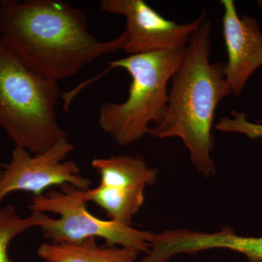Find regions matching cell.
Listing matches in <instances>:
<instances>
[{
	"label": "cell",
	"instance_id": "ba28073f",
	"mask_svg": "<svg viewBox=\"0 0 262 262\" xmlns=\"http://www.w3.org/2000/svg\"><path fill=\"white\" fill-rule=\"evenodd\" d=\"M222 30L227 53L225 78L232 94L239 96L248 80L262 67V33L257 19L239 16L232 0H222Z\"/></svg>",
	"mask_w": 262,
	"mask_h": 262
},
{
	"label": "cell",
	"instance_id": "3957f363",
	"mask_svg": "<svg viewBox=\"0 0 262 262\" xmlns=\"http://www.w3.org/2000/svg\"><path fill=\"white\" fill-rule=\"evenodd\" d=\"M58 81L29 67L0 38V127L15 146L42 153L68 134L58 124Z\"/></svg>",
	"mask_w": 262,
	"mask_h": 262
},
{
	"label": "cell",
	"instance_id": "8fae6325",
	"mask_svg": "<svg viewBox=\"0 0 262 262\" xmlns=\"http://www.w3.org/2000/svg\"><path fill=\"white\" fill-rule=\"evenodd\" d=\"M146 189L98 185L93 189H77V194L84 203L93 202L97 205L106 212L110 220L131 226L133 219L144 204Z\"/></svg>",
	"mask_w": 262,
	"mask_h": 262
},
{
	"label": "cell",
	"instance_id": "7a4b0ae2",
	"mask_svg": "<svg viewBox=\"0 0 262 262\" xmlns=\"http://www.w3.org/2000/svg\"><path fill=\"white\" fill-rule=\"evenodd\" d=\"M211 32V20L206 18L189 39L170 81L165 116L149 132L155 139H182L193 166L206 179L216 173L211 158L215 111L221 101L232 94L226 81L225 63L210 60Z\"/></svg>",
	"mask_w": 262,
	"mask_h": 262
},
{
	"label": "cell",
	"instance_id": "e0dca14e",
	"mask_svg": "<svg viewBox=\"0 0 262 262\" xmlns=\"http://www.w3.org/2000/svg\"><path fill=\"white\" fill-rule=\"evenodd\" d=\"M0 173H1V171H0Z\"/></svg>",
	"mask_w": 262,
	"mask_h": 262
},
{
	"label": "cell",
	"instance_id": "6da1fadb",
	"mask_svg": "<svg viewBox=\"0 0 262 262\" xmlns=\"http://www.w3.org/2000/svg\"><path fill=\"white\" fill-rule=\"evenodd\" d=\"M0 38L30 68L58 82L127 44L124 33L98 40L85 13L62 0L0 1Z\"/></svg>",
	"mask_w": 262,
	"mask_h": 262
},
{
	"label": "cell",
	"instance_id": "2e32d148",
	"mask_svg": "<svg viewBox=\"0 0 262 262\" xmlns=\"http://www.w3.org/2000/svg\"><path fill=\"white\" fill-rule=\"evenodd\" d=\"M232 262H241V261H232Z\"/></svg>",
	"mask_w": 262,
	"mask_h": 262
},
{
	"label": "cell",
	"instance_id": "5b68a950",
	"mask_svg": "<svg viewBox=\"0 0 262 262\" xmlns=\"http://www.w3.org/2000/svg\"><path fill=\"white\" fill-rule=\"evenodd\" d=\"M29 210L35 215L36 227L51 244H79L98 237L105 241V246L130 248L146 254L154 235L150 231L95 216L77 195V188L70 184L32 196Z\"/></svg>",
	"mask_w": 262,
	"mask_h": 262
},
{
	"label": "cell",
	"instance_id": "5bb4252c",
	"mask_svg": "<svg viewBox=\"0 0 262 262\" xmlns=\"http://www.w3.org/2000/svg\"><path fill=\"white\" fill-rule=\"evenodd\" d=\"M256 3H257V5L260 7V8H262V0H258V1L256 2Z\"/></svg>",
	"mask_w": 262,
	"mask_h": 262
},
{
	"label": "cell",
	"instance_id": "9a60e30c",
	"mask_svg": "<svg viewBox=\"0 0 262 262\" xmlns=\"http://www.w3.org/2000/svg\"><path fill=\"white\" fill-rule=\"evenodd\" d=\"M257 122V123H258V124H261V125H262V119H260V120H258L257 122Z\"/></svg>",
	"mask_w": 262,
	"mask_h": 262
},
{
	"label": "cell",
	"instance_id": "9c48e42d",
	"mask_svg": "<svg viewBox=\"0 0 262 262\" xmlns=\"http://www.w3.org/2000/svg\"><path fill=\"white\" fill-rule=\"evenodd\" d=\"M92 168L99 175V185L130 188L151 187L158 181V171L139 155H113L92 160Z\"/></svg>",
	"mask_w": 262,
	"mask_h": 262
},
{
	"label": "cell",
	"instance_id": "30bf717a",
	"mask_svg": "<svg viewBox=\"0 0 262 262\" xmlns=\"http://www.w3.org/2000/svg\"><path fill=\"white\" fill-rule=\"evenodd\" d=\"M37 254L49 262H137L140 253L120 246H99L96 238H90L79 244L44 243Z\"/></svg>",
	"mask_w": 262,
	"mask_h": 262
},
{
	"label": "cell",
	"instance_id": "8992f818",
	"mask_svg": "<svg viewBox=\"0 0 262 262\" xmlns=\"http://www.w3.org/2000/svg\"><path fill=\"white\" fill-rule=\"evenodd\" d=\"M74 150L67 139H62L51 149L39 154L15 146L9 163L0 177V204L15 192L32 193L39 196L57 186L70 184L77 189H89L92 182L81 175L78 165L66 160Z\"/></svg>",
	"mask_w": 262,
	"mask_h": 262
},
{
	"label": "cell",
	"instance_id": "52a82bcc",
	"mask_svg": "<svg viewBox=\"0 0 262 262\" xmlns=\"http://www.w3.org/2000/svg\"><path fill=\"white\" fill-rule=\"evenodd\" d=\"M102 11L122 15L126 26L124 51L128 55L182 49L206 18V12L192 21L177 24L162 16L144 0H102Z\"/></svg>",
	"mask_w": 262,
	"mask_h": 262
},
{
	"label": "cell",
	"instance_id": "4fadbf2b",
	"mask_svg": "<svg viewBox=\"0 0 262 262\" xmlns=\"http://www.w3.org/2000/svg\"><path fill=\"white\" fill-rule=\"evenodd\" d=\"M229 251L241 253L248 262H262V235L244 236L234 232L227 241Z\"/></svg>",
	"mask_w": 262,
	"mask_h": 262
},
{
	"label": "cell",
	"instance_id": "277c9868",
	"mask_svg": "<svg viewBox=\"0 0 262 262\" xmlns=\"http://www.w3.org/2000/svg\"><path fill=\"white\" fill-rule=\"evenodd\" d=\"M186 48L128 55L108 62L107 71L126 70L132 80L122 103L106 102L99 110L98 125L116 144L127 146L149 135L166 113L168 84L180 67Z\"/></svg>",
	"mask_w": 262,
	"mask_h": 262
},
{
	"label": "cell",
	"instance_id": "7c38bea8",
	"mask_svg": "<svg viewBox=\"0 0 262 262\" xmlns=\"http://www.w3.org/2000/svg\"><path fill=\"white\" fill-rule=\"evenodd\" d=\"M36 227L37 221L34 213L22 218L12 205L0 208V262H12L8 255V246L11 241L19 234Z\"/></svg>",
	"mask_w": 262,
	"mask_h": 262
}]
</instances>
